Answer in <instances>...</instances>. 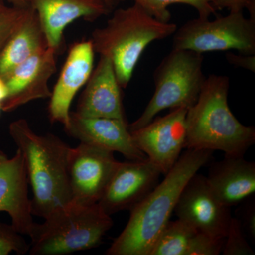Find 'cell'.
Wrapping results in <instances>:
<instances>
[{
	"label": "cell",
	"instance_id": "cell-1",
	"mask_svg": "<svg viewBox=\"0 0 255 255\" xmlns=\"http://www.w3.org/2000/svg\"><path fill=\"white\" fill-rule=\"evenodd\" d=\"M214 151L187 149L145 199L130 212L127 226L107 255H149L161 231L170 221L188 181L204 167Z\"/></svg>",
	"mask_w": 255,
	"mask_h": 255
},
{
	"label": "cell",
	"instance_id": "cell-2",
	"mask_svg": "<svg viewBox=\"0 0 255 255\" xmlns=\"http://www.w3.org/2000/svg\"><path fill=\"white\" fill-rule=\"evenodd\" d=\"M9 132L24 160L33 192L32 214L46 219L72 201L68 175L71 147L53 134L36 133L24 119L11 122Z\"/></svg>",
	"mask_w": 255,
	"mask_h": 255
},
{
	"label": "cell",
	"instance_id": "cell-3",
	"mask_svg": "<svg viewBox=\"0 0 255 255\" xmlns=\"http://www.w3.org/2000/svg\"><path fill=\"white\" fill-rule=\"evenodd\" d=\"M230 78L210 75L199 97L188 109L186 148L219 150L226 156H244L255 142V128L243 125L228 103Z\"/></svg>",
	"mask_w": 255,
	"mask_h": 255
},
{
	"label": "cell",
	"instance_id": "cell-4",
	"mask_svg": "<svg viewBox=\"0 0 255 255\" xmlns=\"http://www.w3.org/2000/svg\"><path fill=\"white\" fill-rule=\"evenodd\" d=\"M177 28L175 23L159 21L134 3L114 10L104 27L94 30L90 40L95 53L110 58L119 85L125 89L147 47L172 36Z\"/></svg>",
	"mask_w": 255,
	"mask_h": 255
},
{
	"label": "cell",
	"instance_id": "cell-5",
	"mask_svg": "<svg viewBox=\"0 0 255 255\" xmlns=\"http://www.w3.org/2000/svg\"><path fill=\"white\" fill-rule=\"evenodd\" d=\"M110 215L98 204L85 206L73 201L55 209L41 223H33L30 255H63L100 246L113 226Z\"/></svg>",
	"mask_w": 255,
	"mask_h": 255
},
{
	"label": "cell",
	"instance_id": "cell-6",
	"mask_svg": "<svg viewBox=\"0 0 255 255\" xmlns=\"http://www.w3.org/2000/svg\"><path fill=\"white\" fill-rule=\"evenodd\" d=\"M203 64V54L172 48L154 71L153 95L139 118L128 124L130 132L145 127L162 111L194 105L206 80Z\"/></svg>",
	"mask_w": 255,
	"mask_h": 255
},
{
	"label": "cell",
	"instance_id": "cell-7",
	"mask_svg": "<svg viewBox=\"0 0 255 255\" xmlns=\"http://www.w3.org/2000/svg\"><path fill=\"white\" fill-rule=\"evenodd\" d=\"M172 48L189 50L203 54L215 51L237 50L255 55V19L247 18L243 11L226 16L189 20L172 35Z\"/></svg>",
	"mask_w": 255,
	"mask_h": 255
},
{
	"label": "cell",
	"instance_id": "cell-8",
	"mask_svg": "<svg viewBox=\"0 0 255 255\" xmlns=\"http://www.w3.org/2000/svg\"><path fill=\"white\" fill-rule=\"evenodd\" d=\"M119 164L114 152L80 142L68 155L72 201L81 205L97 204Z\"/></svg>",
	"mask_w": 255,
	"mask_h": 255
},
{
	"label": "cell",
	"instance_id": "cell-9",
	"mask_svg": "<svg viewBox=\"0 0 255 255\" xmlns=\"http://www.w3.org/2000/svg\"><path fill=\"white\" fill-rule=\"evenodd\" d=\"M186 107L170 110L162 117L154 118L145 127L130 132L132 140L147 158L165 175L186 148Z\"/></svg>",
	"mask_w": 255,
	"mask_h": 255
},
{
	"label": "cell",
	"instance_id": "cell-10",
	"mask_svg": "<svg viewBox=\"0 0 255 255\" xmlns=\"http://www.w3.org/2000/svg\"><path fill=\"white\" fill-rule=\"evenodd\" d=\"M174 212L198 231L226 238L231 208L225 206L210 187L206 177L196 173L184 187Z\"/></svg>",
	"mask_w": 255,
	"mask_h": 255
},
{
	"label": "cell",
	"instance_id": "cell-11",
	"mask_svg": "<svg viewBox=\"0 0 255 255\" xmlns=\"http://www.w3.org/2000/svg\"><path fill=\"white\" fill-rule=\"evenodd\" d=\"M162 172L148 158L121 162L97 204L107 214L131 211L155 189Z\"/></svg>",
	"mask_w": 255,
	"mask_h": 255
},
{
	"label": "cell",
	"instance_id": "cell-12",
	"mask_svg": "<svg viewBox=\"0 0 255 255\" xmlns=\"http://www.w3.org/2000/svg\"><path fill=\"white\" fill-rule=\"evenodd\" d=\"M95 51L91 40L73 43L50 97L48 117L53 124L68 127L75 95L86 85L94 70Z\"/></svg>",
	"mask_w": 255,
	"mask_h": 255
},
{
	"label": "cell",
	"instance_id": "cell-13",
	"mask_svg": "<svg viewBox=\"0 0 255 255\" xmlns=\"http://www.w3.org/2000/svg\"><path fill=\"white\" fill-rule=\"evenodd\" d=\"M57 53L54 48L47 47L18 65L5 78L9 95L1 103L3 112H14L33 101L50 98L48 82L56 72Z\"/></svg>",
	"mask_w": 255,
	"mask_h": 255
},
{
	"label": "cell",
	"instance_id": "cell-14",
	"mask_svg": "<svg viewBox=\"0 0 255 255\" xmlns=\"http://www.w3.org/2000/svg\"><path fill=\"white\" fill-rule=\"evenodd\" d=\"M65 131L80 142L97 146L111 152L122 154L128 160L147 158L132 140L127 120L84 117L70 112V121Z\"/></svg>",
	"mask_w": 255,
	"mask_h": 255
},
{
	"label": "cell",
	"instance_id": "cell-15",
	"mask_svg": "<svg viewBox=\"0 0 255 255\" xmlns=\"http://www.w3.org/2000/svg\"><path fill=\"white\" fill-rule=\"evenodd\" d=\"M28 180L22 154L9 157L0 150V212L9 214L11 226L28 236L34 221L28 196Z\"/></svg>",
	"mask_w": 255,
	"mask_h": 255
},
{
	"label": "cell",
	"instance_id": "cell-16",
	"mask_svg": "<svg viewBox=\"0 0 255 255\" xmlns=\"http://www.w3.org/2000/svg\"><path fill=\"white\" fill-rule=\"evenodd\" d=\"M36 11L48 47L59 53L65 28L80 18L90 22L111 13L104 0H28Z\"/></svg>",
	"mask_w": 255,
	"mask_h": 255
},
{
	"label": "cell",
	"instance_id": "cell-17",
	"mask_svg": "<svg viewBox=\"0 0 255 255\" xmlns=\"http://www.w3.org/2000/svg\"><path fill=\"white\" fill-rule=\"evenodd\" d=\"M79 99L76 112L84 117L127 120L119 85L110 58L100 56Z\"/></svg>",
	"mask_w": 255,
	"mask_h": 255
},
{
	"label": "cell",
	"instance_id": "cell-18",
	"mask_svg": "<svg viewBox=\"0 0 255 255\" xmlns=\"http://www.w3.org/2000/svg\"><path fill=\"white\" fill-rule=\"evenodd\" d=\"M206 179L219 200L231 208L255 194V163L244 156L225 155L211 164Z\"/></svg>",
	"mask_w": 255,
	"mask_h": 255
},
{
	"label": "cell",
	"instance_id": "cell-19",
	"mask_svg": "<svg viewBox=\"0 0 255 255\" xmlns=\"http://www.w3.org/2000/svg\"><path fill=\"white\" fill-rule=\"evenodd\" d=\"M47 47L39 18L31 6L0 53V75L6 78L16 67Z\"/></svg>",
	"mask_w": 255,
	"mask_h": 255
},
{
	"label": "cell",
	"instance_id": "cell-20",
	"mask_svg": "<svg viewBox=\"0 0 255 255\" xmlns=\"http://www.w3.org/2000/svg\"><path fill=\"white\" fill-rule=\"evenodd\" d=\"M197 231L182 220L169 221L159 233L149 255H186L191 238Z\"/></svg>",
	"mask_w": 255,
	"mask_h": 255
},
{
	"label": "cell",
	"instance_id": "cell-21",
	"mask_svg": "<svg viewBox=\"0 0 255 255\" xmlns=\"http://www.w3.org/2000/svg\"><path fill=\"white\" fill-rule=\"evenodd\" d=\"M141 6L146 12L162 22H169L171 14L168 8L172 4L188 5L196 10L199 17L209 18L211 14H216L214 7L215 0H132Z\"/></svg>",
	"mask_w": 255,
	"mask_h": 255
},
{
	"label": "cell",
	"instance_id": "cell-22",
	"mask_svg": "<svg viewBox=\"0 0 255 255\" xmlns=\"http://www.w3.org/2000/svg\"><path fill=\"white\" fill-rule=\"evenodd\" d=\"M31 6L28 7L7 6L0 9V53L10 37L23 21Z\"/></svg>",
	"mask_w": 255,
	"mask_h": 255
},
{
	"label": "cell",
	"instance_id": "cell-23",
	"mask_svg": "<svg viewBox=\"0 0 255 255\" xmlns=\"http://www.w3.org/2000/svg\"><path fill=\"white\" fill-rule=\"evenodd\" d=\"M223 255H253L254 251L247 242L239 220L233 218L223 245Z\"/></svg>",
	"mask_w": 255,
	"mask_h": 255
},
{
	"label": "cell",
	"instance_id": "cell-24",
	"mask_svg": "<svg viewBox=\"0 0 255 255\" xmlns=\"http://www.w3.org/2000/svg\"><path fill=\"white\" fill-rule=\"evenodd\" d=\"M225 238L197 231L191 238L186 255H219L222 253Z\"/></svg>",
	"mask_w": 255,
	"mask_h": 255
},
{
	"label": "cell",
	"instance_id": "cell-25",
	"mask_svg": "<svg viewBox=\"0 0 255 255\" xmlns=\"http://www.w3.org/2000/svg\"><path fill=\"white\" fill-rule=\"evenodd\" d=\"M22 236L11 225L0 221V255H8L11 253L24 255L28 253L29 246Z\"/></svg>",
	"mask_w": 255,
	"mask_h": 255
},
{
	"label": "cell",
	"instance_id": "cell-26",
	"mask_svg": "<svg viewBox=\"0 0 255 255\" xmlns=\"http://www.w3.org/2000/svg\"><path fill=\"white\" fill-rule=\"evenodd\" d=\"M213 5L216 10L227 9L230 12L247 9L250 17L255 19V0H215Z\"/></svg>",
	"mask_w": 255,
	"mask_h": 255
},
{
	"label": "cell",
	"instance_id": "cell-27",
	"mask_svg": "<svg viewBox=\"0 0 255 255\" xmlns=\"http://www.w3.org/2000/svg\"><path fill=\"white\" fill-rule=\"evenodd\" d=\"M226 58L228 63L236 68H241L255 73V55H244L227 53Z\"/></svg>",
	"mask_w": 255,
	"mask_h": 255
},
{
	"label": "cell",
	"instance_id": "cell-28",
	"mask_svg": "<svg viewBox=\"0 0 255 255\" xmlns=\"http://www.w3.org/2000/svg\"><path fill=\"white\" fill-rule=\"evenodd\" d=\"M243 223L251 237H255V203H251L243 211Z\"/></svg>",
	"mask_w": 255,
	"mask_h": 255
},
{
	"label": "cell",
	"instance_id": "cell-29",
	"mask_svg": "<svg viewBox=\"0 0 255 255\" xmlns=\"http://www.w3.org/2000/svg\"><path fill=\"white\" fill-rule=\"evenodd\" d=\"M9 95V89L6 80L0 75V102L2 103Z\"/></svg>",
	"mask_w": 255,
	"mask_h": 255
},
{
	"label": "cell",
	"instance_id": "cell-30",
	"mask_svg": "<svg viewBox=\"0 0 255 255\" xmlns=\"http://www.w3.org/2000/svg\"><path fill=\"white\" fill-rule=\"evenodd\" d=\"M11 6H17V7H28L30 6L28 0H6Z\"/></svg>",
	"mask_w": 255,
	"mask_h": 255
},
{
	"label": "cell",
	"instance_id": "cell-31",
	"mask_svg": "<svg viewBox=\"0 0 255 255\" xmlns=\"http://www.w3.org/2000/svg\"><path fill=\"white\" fill-rule=\"evenodd\" d=\"M104 1H105L106 4H107L111 12H112V11H113L122 1H124V0H104Z\"/></svg>",
	"mask_w": 255,
	"mask_h": 255
},
{
	"label": "cell",
	"instance_id": "cell-32",
	"mask_svg": "<svg viewBox=\"0 0 255 255\" xmlns=\"http://www.w3.org/2000/svg\"><path fill=\"white\" fill-rule=\"evenodd\" d=\"M5 0H0V9L1 8L4 7L6 6L4 2Z\"/></svg>",
	"mask_w": 255,
	"mask_h": 255
},
{
	"label": "cell",
	"instance_id": "cell-33",
	"mask_svg": "<svg viewBox=\"0 0 255 255\" xmlns=\"http://www.w3.org/2000/svg\"><path fill=\"white\" fill-rule=\"evenodd\" d=\"M1 112H3L2 105H1V102H0V116H1Z\"/></svg>",
	"mask_w": 255,
	"mask_h": 255
}]
</instances>
